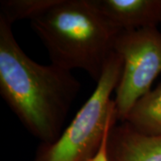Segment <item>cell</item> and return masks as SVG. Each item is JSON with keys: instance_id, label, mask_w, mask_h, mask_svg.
<instances>
[{"instance_id": "cell-7", "label": "cell", "mask_w": 161, "mask_h": 161, "mask_svg": "<svg viewBox=\"0 0 161 161\" xmlns=\"http://www.w3.org/2000/svg\"><path fill=\"white\" fill-rule=\"evenodd\" d=\"M125 123L142 134L161 137V83L134 104Z\"/></svg>"}, {"instance_id": "cell-1", "label": "cell", "mask_w": 161, "mask_h": 161, "mask_svg": "<svg viewBox=\"0 0 161 161\" xmlns=\"http://www.w3.org/2000/svg\"><path fill=\"white\" fill-rule=\"evenodd\" d=\"M80 83L72 71L30 58L12 25L0 18V94L9 108L41 143L60 136Z\"/></svg>"}, {"instance_id": "cell-9", "label": "cell", "mask_w": 161, "mask_h": 161, "mask_svg": "<svg viewBox=\"0 0 161 161\" xmlns=\"http://www.w3.org/2000/svg\"><path fill=\"white\" fill-rule=\"evenodd\" d=\"M109 132L106 136V138L104 140L103 143H102L100 149L98 151V153L89 161H108V140Z\"/></svg>"}, {"instance_id": "cell-4", "label": "cell", "mask_w": 161, "mask_h": 161, "mask_svg": "<svg viewBox=\"0 0 161 161\" xmlns=\"http://www.w3.org/2000/svg\"><path fill=\"white\" fill-rule=\"evenodd\" d=\"M114 48L123 60L114 98L116 119L123 123L161 73V31L158 27L121 31Z\"/></svg>"}, {"instance_id": "cell-3", "label": "cell", "mask_w": 161, "mask_h": 161, "mask_svg": "<svg viewBox=\"0 0 161 161\" xmlns=\"http://www.w3.org/2000/svg\"><path fill=\"white\" fill-rule=\"evenodd\" d=\"M123 60L114 52L92 95L69 125L51 143H40L34 161H89L98 153L106 136L117 123L114 98Z\"/></svg>"}, {"instance_id": "cell-6", "label": "cell", "mask_w": 161, "mask_h": 161, "mask_svg": "<svg viewBox=\"0 0 161 161\" xmlns=\"http://www.w3.org/2000/svg\"><path fill=\"white\" fill-rule=\"evenodd\" d=\"M108 161H161V137L147 136L116 123L108 140Z\"/></svg>"}, {"instance_id": "cell-5", "label": "cell", "mask_w": 161, "mask_h": 161, "mask_svg": "<svg viewBox=\"0 0 161 161\" xmlns=\"http://www.w3.org/2000/svg\"><path fill=\"white\" fill-rule=\"evenodd\" d=\"M118 31L158 27L161 24V0H93Z\"/></svg>"}, {"instance_id": "cell-2", "label": "cell", "mask_w": 161, "mask_h": 161, "mask_svg": "<svg viewBox=\"0 0 161 161\" xmlns=\"http://www.w3.org/2000/svg\"><path fill=\"white\" fill-rule=\"evenodd\" d=\"M30 23L52 64L68 71L83 70L96 81L114 54L120 33L93 0H56Z\"/></svg>"}, {"instance_id": "cell-8", "label": "cell", "mask_w": 161, "mask_h": 161, "mask_svg": "<svg viewBox=\"0 0 161 161\" xmlns=\"http://www.w3.org/2000/svg\"><path fill=\"white\" fill-rule=\"evenodd\" d=\"M56 0H2L0 2V18L13 25L19 20H31Z\"/></svg>"}]
</instances>
